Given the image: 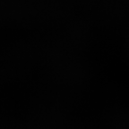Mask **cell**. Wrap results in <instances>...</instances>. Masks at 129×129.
Masks as SVG:
<instances>
[]
</instances>
